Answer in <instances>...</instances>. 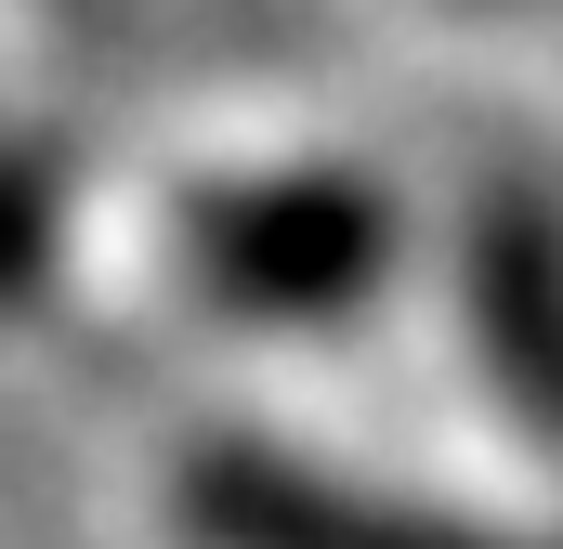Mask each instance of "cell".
<instances>
[{
    "label": "cell",
    "instance_id": "cell-1",
    "mask_svg": "<svg viewBox=\"0 0 563 549\" xmlns=\"http://www.w3.org/2000/svg\"><path fill=\"white\" fill-rule=\"evenodd\" d=\"M184 274L236 327H328L394 274V197L354 170H263L184 210Z\"/></svg>",
    "mask_w": 563,
    "mask_h": 549
},
{
    "label": "cell",
    "instance_id": "cell-2",
    "mask_svg": "<svg viewBox=\"0 0 563 549\" xmlns=\"http://www.w3.org/2000/svg\"><path fill=\"white\" fill-rule=\"evenodd\" d=\"M184 524L210 549H498L485 524H459V511L341 484V471L276 458V445H197L184 458Z\"/></svg>",
    "mask_w": 563,
    "mask_h": 549
},
{
    "label": "cell",
    "instance_id": "cell-3",
    "mask_svg": "<svg viewBox=\"0 0 563 549\" xmlns=\"http://www.w3.org/2000/svg\"><path fill=\"white\" fill-rule=\"evenodd\" d=\"M472 340H485V380L511 393V418L563 445V223L551 210H485L472 223Z\"/></svg>",
    "mask_w": 563,
    "mask_h": 549
},
{
    "label": "cell",
    "instance_id": "cell-4",
    "mask_svg": "<svg viewBox=\"0 0 563 549\" xmlns=\"http://www.w3.org/2000/svg\"><path fill=\"white\" fill-rule=\"evenodd\" d=\"M53 236H66V157L0 132V314L53 274Z\"/></svg>",
    "mask_w": 563,
    "mask_h": 549
}]
</instances>
